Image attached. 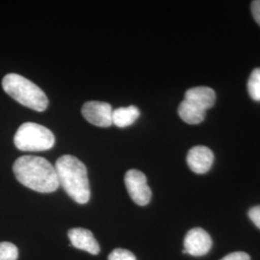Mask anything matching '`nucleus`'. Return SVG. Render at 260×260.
Wrapping results in <instances>:
<instances>
[{
	"label": "nucleus",
	"instance_id": "f8f14e48",
	"mask_svg": "<svg viewBox=\"0 0 260 260\" xmlns=\"http://www.w3.org/2000/svg\"><path fill=\"white\" fill-rule=\"evenodd\" d=\"M206 112L201 110L187 101L181 102L178 106V115L180 119L188 124H199L205 120Z\"/></svg>",
	"mask_w": 260,
	"mask_h": 260
},
{
	"label": "nucleus",
	"instance_id": "f257e3e1",
	"mask_svg": "<svg viewBox=\"0 0 260 260\" xmlns=\"http://www.w3.org/2000/svg\"><path fill=\"white\" fill-rule=\"evenodd\" d=\"M13 171L19 183L39 193H52L60 185L55 167L45 158L20 156L15 161Z\"/></svg>",
	"mask_w": 260,
	"mask_h": 260
},
{
	"label": "nucleus",
	"instance_id": "6e6552de",
	"mask_svg": "<svg viewBox=\"0 0 260 260\" xmlns=\"http://www.w3.org/2000/svg\"><path fill=\"white\" fill-rule=\"evenodd\" d=\"M214 154L212 150L205 146H197L188 151L187 164L191 171L196 174L203 175L207 173L213 164Z\"/></svg>",
	"mask_w": 260,
	"mask_h": 260
},
{
	"label": "nucleus",
	"instance_id": "39448f33",
	"mask_svg": "<svg viewBox=\"0 0 260 260\" xmlns=\"http://www.w3.org/2000/svg\"><path fill=\"white\" fill-rule=\"evenodd\" d=\"M124 183L130 198L136 205L140 206L149 205L151 200V190L144 173L135 169L127 171L124 176Z\"/></svg>",
	"mask_w": 260,
	"mask_h": 260
},
{
	"label": "nucleus",
	"instance_id": "9d476101",
	"mask_svg": "<svg viewBox=\"0 0 260 260\" xmlns=\"http://www.w3.org/2000/svg\"><path fill=\"white\" fill-rule=\"evenodd\" d=\"M184 100L206 112L215 104L216 93L209 87H195L186 91Z\"/></svg>",
	"mask_w": 260,
	"mask_h": 260
},
{
	"label": "nucleus",
	"instance_id": "4468645a",
	"mask_svg": "<svg viewBox=\"0 0 260 260\" xmlns=\"http://www.w3.org/2000/svg\"><path fill=\"white\" fill-rule=\"evenodd\" d=\"M19 250L10 242L0 243V260H18Z\"/></svg>",
	"mask_w": 260,
	"mask_h": 260
},
{
	"label": "nucleus",
	"instance_id": "a211bd4d",
	"mask_svg": "<svg viewBox=\"0 0 260 260\" xmlns=\"http://www.w3.org/2000/svg\"><path fill=\"white\" fill-rule=\"evenodd\" d=\"M251 14L254 20L260 25V0L251 2Z\"/></svg>",
	"mask_w": 260,
	"mask_h": 260
},
{
	"label": "nucleus",
	"instance_id": "ddd939ff",
	"mask_svg": "<svg viewBox=\"0 0 260 260\" xmlns=\"http://www.w3.org/2000/svg\"><path fill=\"white\" fill-rule=\"evenodd\" d=\"M247 87L251 100L260 102V68L254 69L251 72Z\"/></svg>",
	"mask_w": 260,
	"mask_h": 260
},
{
	"label": "nucleus",
	"instance_id": "f03ea898",
	"mask_svg": "<svg viewBox=\"0 0 260 260\" xmlns=\"http://www.w3.org/2000/svg\"><path fill=\"white\" fill-rule=\"evenodd\" d=\"M59 184L75 203L85 205L90 201L91 190L88 171L83 162L73 155H63L56 160Z\"/></svg>",
	"mask_w": 260,
	"mask_h": 260
},
{
	"label": "nucleus",
	"instance_id": "20e7f679",
	"mask_svg": "<svg viewBox=\"0 0 260 260\" xmlns=\"http://www.w3.org/2000/svg\"><path fill=\"white\" fill-rule=\"evenodd\" d=\"M14 143L21 151H45L52 149L55 137L52 131L36 122H24L19 126Z\"/></svg>",
	"mask_w": 260,
	"mask_h": 260
},
{
	"label": "nucleus",
	"instance_id": "f3484780",
	"mask_svg": "<svg viewBox=\"0 0 260 260\" xmlns=\"http://www.w3.org/2000/svg\"><path fill=\"white\" fill-rule=\"evenodd\" d=\"M221 260H251V257L248 253L243 251H234L233 253L228 254Z\"/></svg>",
	"mask_w": 260,
	"mask_h": 260
},
{
	"label": "nucleus",
	"instance_id": "dca6fc26",
	"mask_svg": "<svg viewBox=\"0 0 260 260\" xmlns=\"http://www.w3.org/2000/svg\"><path fill=\"white\" fill-rule=\"evenodd\" d=\"M248 215H249V218L251 219V222L260 230V205L251 208L249 210Z\"/></svg>",
	"mask_w": 260,
	"mask_h": 260
},
{
	"label": "nucleus",
	"instance_id": "7ed1b4c3",
	"mask_svg": "<svg viewBox=\"0 0 260 260\" xmlns=\"http://www.w3.org/2000/svg\"><path fill=\"white\" fill-rule=\"evenodd\" d=\"M5 93L19 104L38 112L45 111L48 100L45 92L27 78L18 74H8L2 79Z\"/></svg>",
	"mask_w": 260,
	"mask_h": 260
},
{
	"label": "nucleus",
	"instance_id": "2eb2a0df",
	"mask_svg": "<svg viewBox=\"0 0 260 260\" xmlns=\"http://www.w3.org/2000/svg\"><path fill=\"white\" fill-rule=\"evenodd\" d=\"M108 260H137L136 256L128 251L124 249H115L112 251L111 253L108 256Z\"/></svg>",
	"mask_w": 260,
	"mask_h": 260
},
{
	"label": "nucleus",
	"instance_id": "9b49d317",
	"mask_svg": "<svg viewBox=\"0 0 260 260\" xmlns=\"http://www.w3.org/2000/svg\"><path fill=\"white\" fill-rule=\"evenodd\" d=\"M140 110L138 107L130 105L127 107H120L112 113V121L118 127H127L133 124L139 118Z\"/></svg>",
	"mask_w": 260,
	"mask_h": 260
},
{
	"label": "nucleus",
	"instance_id": "0eeeda50",
	"mask_svg": "<svg viewBox=\"0 0 260 260\" xmlns=\"http://www.w3.org/2000/svg\"><path fill=\"white\" fill-rule=\"evenodd\" d=\"M112 113V106L107 103L88 102L82 107V115L86 121L100 127H109L113 124Z\"/></svg>",
	"mask_w": 260,
	"mask_h": 260
},
{
	"label": "nucleus",
	"instance_id": "423d86ee",
	"mask_svg": "<svg viewBox=\"0 0 260 260\" xmlns=\"http://www.w3.org/2000/svg\"><path fill=\"white\" fill-rule=\"evenodd\" d=\"M212 248L210 235L201 228L190 230L184 238V253L192 256H203Z\"/></svg>",
	"mask_w": 260,
	"mask_h": 260
},
{
	"label": "nucleus",
	"instance_id": "1a4fd4ad",
	"mask_svg": "<svg viewBox=\"0 0 260 260\" xmlns=\"http://www.w3.org/2000/svg\"><path fill=\"white\" fill-rule=\"evenodd\" d=\"M68 236L70 238L71 245L78 250L87 251L91 254H99L101 247L99 242L95 240L93 233L86 229L75 228L69 231Z\"/></svg>",
	"mask_w": 260,
	"mask_h": 260
}]
</instances>
